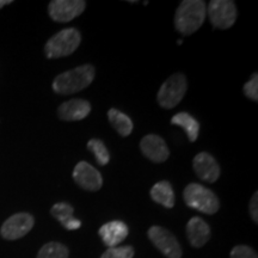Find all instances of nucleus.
Returning <instances> with one entry per match:
<instances>
[{"label": "nucleus", "mask_w": 258, "mask_h": 258, "mask_svg": "<svg viewBox=\"0 0 258 258\" xmlns=\"http://www.w3.org/2000/svg\"><path fill=\"white\" fill-rule=\"evenodd\" d=\"M95 76L96 70L92 64H82V66L59 74L54 79L51 88L59 95H72V93H77L89 88L95 79Z\"/></svg>", "instance_id": "nucleus-2"}, {"label": "nucleus", "mask_w": 258, "mask_h": 258, "mask_svg": "<svg viewBox=\"0 0 258 258\" xmlns=\"http://www.w3.org/2000/svg\"><path fill=\"white\" fill-rule=\"evenodd\" d=\"M183 199L188 207L203 214L213 215L220 208V201L213 190L198 183H190L183 191Z\"/></svg>", "instance_id": "nucleus-4"}, {"label": "nucleus", "mask_w": 258, "mask_h": 258, "mask_svg": "<svg viewBox=\"0 0 258 258\" xmlns=\"http://www.w3.org/2000/svg\"><path fill=\"white\" fill-rule=\"evenodd\" d=\"M9 4H12V0H0V9Z\"/></svg>", "instance_id": "nucleus-26"}, {"label": "nucleus", "mask_w": 258, "mask_h": 258, "mask_svg": "<svg viewBox=\"0 0 258 258\" xmlns=\"http://www.w3.org/2000/svg\"><path fill=\"white\" fill-rule=\"evenodd\" d=\"M207 6L202 0H184L179 4L175 15V28L179 34L190 36L205 23Z\"/></svg>", "instance_id": "nucleus-1"}, {"label": "nucleus", "mask_w": 258, "mask_h": 258, "mask_svg": "<svg viewBox=\"0 0 258 258\" xmlns=\"http://www.w3.org/2000/svg\"><path fill=\"white\" fill-rule=\"evenodd\" d=\"M208 17L214 28H231L237 21V6L231 0H212L207 8Z\"/></svg>", "instance_id": "nucleus-7"}, {"label": "nucleus", "mask_w": 258, "mask_h": 258, "mask_svg": "<svg viewBox=\"0 0 258 258\" xmlns=\"http://www.w3.org/2000/svg\"><path fill=\"white\" fill-rule=\"evenodd\" d=\"M85 8L84 0H53L48 5V14L54 22L67 23L82 15Z\"/></svg>", "instance_id": "nucleus-9"}, {"label": "nucleus", "mask_w": 258, "mask_h": 258, "mask_svg": "<svg viewBox=\"0 0 258 258\" xmlns=\"http://www.w3.org/2000/svg\"><path fill=\"white\" fill-rule=\"evenodd\" d=\"M99 237L108 247H116L123 241L129 234L128 226L123 221L114 220L106 222L99 228Z\"/></svg>", "instance_id": "nucleus-15"}, {"label": "nucleus", "mask_w": 258, "mask_h": 258, "mask_svg": "<svg viewBox=\"0 0 258 258\" xmlns=\"http://www.w3.org/2000/svg\"><path fill=\"white\" fill-rule=\"evenodd\" d=\"M186 237L190 245L196 249L205 246L212 237V231L209 225L200 217H194L186 224Z\"/></svg>", "instance_id": "nucleus-13"}, {"label": "nucleus", "mask_w": 258, "mask_h": 258, "mask_svg": "<svg viewBox=\"0 0 258 258\" xmlns=\"http://www.w3.org/2000/svg\"><path fill=\"white\" fill-rule=\"evenodd\" d=\"M141 152L153 163H164L170 156V151L163 138L156 134H148L141 139Z\"/></svg>", "instance_id": "nucleus-12"}, {"label": "nucleus", "mask_w": 258, "mask_h": 258, "mask_svg": "<svg viewBox=\"0 0 258 258\" xmlns=\"http://www.w3.org/2000/svg\"><path fill=\"white\" fill-rule=\"evenodd\" d=\"M88 150L93 153L98 165L105 166L110 161V154L106 146L99 139H91L88 143Z\"/></svg>", "instance_id": "nucleus-21"}, {"label": "nucleus", "mask_w": 258, "mask_h": 258, "mask_svg": "<svg viewBox=\"0 0 258 258\" xmlns=\"http://www.w3.org/2000/svg\"><path fill=\"white\" fill-rule=\"evenodd\" d=\"M73 213L74 208L67 202L55 203L50 209V214L69 231L78 230L82 227V221L74 218Z\"/></svg>", "instance_id": "nucleus-16"}, {"label": "nucleus", "mask_w": 258, "mask_h": 258, "mask_svg": "<svg viewBox=\"0 0 258 258\" xmlns=\"http://www.w3.org/2000/svg\"><path fill=\"white\" fill-rule=\"evenodd\" d=\"M135 250L131 245H123V246L109 247L101 258H133Z\"/></svg>", "instance_id": "nucleus-22"}, {"label": "nucleus", "mask_w": 258, "mask_h": 258, "mask_svg": "<svg viewBox=\"0 0 258 258\" xmlns=\"http://www.w3.org/2000/svg\"><path fill=\"white\" fill-rule=\"evenodd\" d=\"M188 82L183 73H175L167 78L160 86L157 95V101L164 109H172L184 98Z\"/></svg>", "instance_id": "nucleus-5"}, {"label": "nucleus", "mask_w": 258, "mask_h": 258, "mask_svg": "<svg viewBox=\"0 0 258 258\" xmlns=\"http://www.w3.org/2000/svg\"><path fill=\"white\" fill-rule=\"evenodd\" d=\"M230 258H258L257 252L247 245H237L232 249Z\"/></svg>", "instance_id": "nucleus-24"}, {"label": "nucleus", "mask_w": 258, "mask_h": 258, "mask_svg": "<svg viewBox=\"0 0 258 258\" xmlns=\"http://www.w3.org/2000/svg\"><path fill=\"white\" fill-rule=\"evenodd\" d=\"M192 167L196 176L207 183H215L219 179L221 169L215 158L207 152L196 154L192 160Z\"/></svg>", "instance_id": "nucleus-11"}, {"label": "nucleus", "mask_w": 258, "mask_h": 258, "mask_svg": "<svg viewBox=\"0 0 258 258\" xmlns=\"http://www.w3.org/2000/svg\"><path fill=\"white\" fill-rule=\"evenodd\" d=\"M35 225V219L29 213L11 215L0 228V234L6 240H17L27 235Z\"/></svg>", "instance_id": "nucleus-8"}, {"label": "nucleus", "mask_w": 258, "mask_h": 258, "mask_svg": "<svg viewBox=\"0 0 258 258\" xmlns=\"http://www.w3.org/2000/svg\"><path fill=\"white\" fill-rule=\"evenodd\" d=\"M73 179L80 188L88 191H98L103 185V177L88 161H79L73 170Z\"/></svg>", "instance_id": "nucleus-10"}, {"label": "nucleus", "mask_w": 258, "mask_h": 258, "mask_svg": "<svg viewBox=\"0 0 258 258\" xmlns=\"http://www.w3.org/2000/svg\"><path fill=\"white\" fill-rule=\"evenodd\" d=\"M150 194L151 199L163 207L171 209L175 206V191H173L172 185L167 180H161V182L156 183L151 189Z\"/></svg>", "instance_id": "nucleus-17"}, {"label": "nucleus", "mask_w": 258, "mask_h": 258, "mask_svg": "<svg viewBox=\"0 0 258 258\" xmlns=\"http://www.w3.org/2000/svg\"><path fill=\"white\" fill-rule=\"evenodd\" d=\"M108 118L110 124L122 138L129 137L132 132H133V121L124 112L112 108L108 111Z\"/></svg>", "instance_id": "nucleus-19"}, {"label": "nucleus", "mask_w": 258, "mask_h": 258, "mask_svg": "<svg viewBox=\"0 0 258 258\" xmlns=\"http://www.w3.org/2000/svg\"><path fill=\"white\" fill-rule=\"evenodd\" d=\"M244 95L253 102H258V74L253 73L243 88Z\"/></svg>", "instance_id": "nucleus-23"}, {"label": "nucleus", "mask_w": 258, "mask_h": 258, "mask_svg": "<svg viewBox=\"0 0 258 258\" xmlns=\"http://www.w3.org/2000/svg\"><path fill=\"white\" fill-rule=\"evenodd\" d=\"M82 43V34L76 28H66L51 36L44 46V54L48 59H60L69 56L78 49Z\"/></svg>", "instance_id": "nucleus-3"}, {"label": "nucleus", "mask_w": 258, "mask_h": 258, "mask_svg": "<svg viewBox=\"0 0 258 258\" xmlns=\"http://www.w3.org/2000/svg\"><path fill=\"white\" fill-rule=\"evenodd\" d=\"M171 123L184 129L189 141L195 143L198 140L200 133V123L195 117H192L188 112H178V114H176L171 118Z\"/></svg>", "instance_id": "nucleus-18"}, {"label": "nucleus", "mask_w": 258, "mask_h": 258, "mask_svg": "<svg viewBox=\"0 0 258 258\" xmlns=\"http://www.w3.org/2000/svg\"><path fill=\"white\" fill-rule=\"evenodd\" d=\"M183 43V41L182 40H178V44H179V46H180V44H182Z\"/></svg>", "instance_id": "nucleus-27"}, {"label": "nucleus", "mask_w": 258, "mask_h": 258, "mask_svg": "<svg viewBox=\"0 0 258 258\" xmlns=\"http://www.w3.org/2000/svg\"><path fill=\"white\" fill-rule=\"evenodd\" d=\"M91 112V104L86 99H71L62 103L57 109V115L62 121H82Z\"/></svg>", "instance_id": "nucleus-14"}, {"label": "nucleus", "mask_w": 258, "mask_h": 258, "mask_svg": "<svg viewBox=\"0 0 258 258\" xmlns=\"http://www.w3.org/2000/svg\"><path fill=\"white\" fill-rule=\"evenodd\" d=\"M148 239L166 258H182L183 250L173 235L167 228L161 226H152L147 232Z\"/></svg>", "instance_id": "nucleus-6"}, {"label": "nucleus", "mask_w": 258, "mask_h": 258, "mask_svg": "<svg viewBox=\"0 0 258 258\" xmlns=\"http://www.w3.org/2000/svg\"><path fill=\"white\" fill-rule=\"evenodd\" d=\"M249 211H250V215L251 219H252L253 222H258V192L256 191L252 195V198L250 200V205H249Z\"/></svg>", "instance_id": "nucleus-25"}, {"label": "nucleus", "mask_w": 258, "mask_h": 258, "mask_svg": "<svg viewBox=\"0 0 258 258\" xmlns=\"http://www.w3.org/2000/svg\"><path fill=\"white\" fill-rule=\"evenodd\" d=\"M70 250L66 245L57 243V241H50L44 244L38 251L36 258H69Z\"/></svg>", "instance_id": "nucleus-20"}]
</instances>
